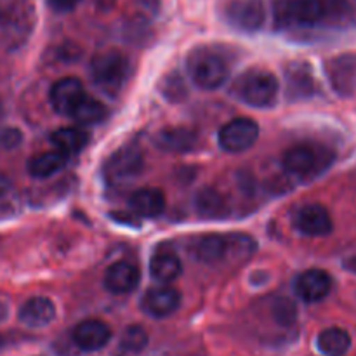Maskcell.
Listing matches in <instances>:
<instances>
[{
  "label": "cell",
  "mask_w": 356,
  "mask_h": 356,
  "mask_svg": "<svg viewBox=\"0 0 356 356\" xmlns=\"http://www.w3.org/2000/svg\"><path fill=\"white\" fill-rule=\"evenodd\" d=\"M19 322L28 329H44L56 318V306L47 298H31L19 308Z\"/></svg>",
  "instance_id": "obj_18"
},
{
  "label": "cell",
  "mask_w": 356,
  "mask_h": 356,
  "mask_svg": "<svg viewBox=\"0 0 356 356\" xmlns=\"http://www.w3.org/2000/svg\"><path fill=\"white\" fill-rule=\"evenodd\" d=\"M86 89L83 83L75 76H65V79L58 80L54 86L51 87L49 92V101L56 113L65 115V117H72L73 111L76 110L80 103L86 97Z\"/></svg>",
  "instance_id": "obj_8"
},
{
  "label": "cell",
  "mask_w": 356,
  "mask_h": 356,
  "mask_svg": "<svg viewBox=\"0 0 356 356\" xmlns=\"http://www.w3.org/2000/svg\"><path fill=\"white\" fill-rule=\"evenodd\" d=\"M51 143L56 152L63 155H76L89 143V134L79 127H61L51 134Z\"/></svg>",
  "instance_id": "obj_22"
},
{
  "label": "cell",
  "mask_w": 356,
  "mask_h": 356,
  "mask_svg": "<svg viewBox=\"0 0 356 356\" xmlns=\"http://www.w3.org/2000/svg\"><path fill=\"white\" fill-rule=\"evenodd\" d=\"M6 318H7V306L0 302V322H2V320H6Z\"/></svg>",
  "instance_id": "obj_33"
},
{
  "label": "cell",
  "mask_w": 356,
  "mask_h": 356,
  "mask_svg": "<svg viewBox=\"0 0 356 356\" xmlns=\"http://www.w3.org/2000/svg\"><path fill=\"white\" fill-rule=\"evenodd\" d=\"M139 285V270L132 263L118 261L113 263L104 273V287L115 296H125L136 291Z\"/></svg>",
  "instance_id": "obj_16"
},
{
  "label": "cell",
  "mask_w": 356,
  "mask_h": 356,
  "mask_svg": "<svg viewBox=\"0 0 356 356\" xmlns=\"http://www.w3.org/2000/svg\"><path fill=\"white\" fill-rule=\"evenodd\" d=\"M325 72L330 86L341 97H350L356 92V54H341L329 59Z\"/></svg>",
  "instance_id": "obj_9"
},
{
  "label": "cell",
  "mask_w": 356,
  "mask_h": 356,
  "mask_svg": "<svg viewBox=\"0 0 356 356\" xmlns=\"http://www.w3.org/2000/svg\"><path fill=\"white\" fill-rule=\"evenodd\" d=\"M287 97L291 99H309L316 92V80L312 66L306 63H291L285 70Z\"/></svg>",
  "instance_id": "obj_15"
},
{
  "label": "cell",
  "mask_w": 356,
  "mask_h": 356,
  "mask_svg": "<svg viewBox=\"0 0 356 356\" xmlns=\"http://www.w3.org/2000/svg\"><path fill=\"white\" fill-rule=\"evenodd\" d=\"M195 209L198 216L205 219H222L229 214V207L225 197L214 188H204L197 193Z\"/></svg>",
  "instance_id": "obj_23"
},
{
  "label": "cell",
  "mask_w": 356,
  "mask_h": 356,
  "mask_svg": "<svg viewBox=\"0 0 356 356\" xmlns=\"http://www.w3.org/2000/svg\"><path fill=\"white\" fill-rule=\"evenodd\" d=\"M145 167V159L139 149L125 146L117 149L104 163V176L110 183H124L138 176Z\"/></svg>",
  "instance_id": "obj_7"
},
{
  "label": "cell",
  "mask_w": 356,
  "mask_h": 356,
  "mask_svg": "<svg viewBox=\"0 0 356 356\" xmlns=\"http://www.w3.org/2000/svg\"><path fill=\"white\" fill-rule=\"evenodd\" d=\"M226 19L238 30L252 33L264 23L263 0H233L225 10Z\"/></svg>",
  "instance_id": "obj_11"
},
{
  "label": "cell",
  "mask_w": 356,
  "mask_h": 356,
  "mask_svg": "<svg viewBox=\"0 0 356 356\" xmlns=\"http://www.w3.org/2000/svg\"><path fill=\"white\" fill-rule=\"evenodd\" d=\"M16 207V193L7 177L0 176V218H7Z\"/></svg>",
  "instance_id": "obj_29"
},
{
  "label": "cell",
  "mask_w": 356,
  "mask_h": 356,
  "mask_svg": "<svg viewBox=\"0 0 356 356\" xmlns=\"http://www.w3.org/2000/svg\"><path fill=\"white\" fill-rule=\"evenodd\" d=\"M106 106H104L101 101L86 96L82 103H80L79 106H76V110L72 113V118L82 125H94L103 122L104 118H106Z\"/></svg>",
  "instance_id": "obj_26"
},
{
  "label": "cell",
  "mask_w": 356,
  "mask_h": 356,
  "mask_svg": "<svg viewBox=\"0 0 356 356\" xmlns=\"http://www.w3.org/2000/svg\"><path fill=\"white\" fill-rule=\"evenodd\" d=\"M271 313H273L275 322L282 327L294 325L296 320H298V308H296V305L291 299H275L273 305H271Z\"/></svg>",
  "instance_id": "obj_28"
},
{
  "label": "cell",
  "mask_w": 356,
  "mask_h": 356,
  "mask_svg": "<svg viewBox=\"0 0 356 356\" xmlns=\"http://www.w3.org/2000/svg\"><path fill=\"white\" fill-rule=\"evenodd\" d=\"M94 83L106 94L120 92L132 75V65L125 54L118 51L101 52L90 63Z\"/></svg>",
  "instance_id": "obj_3"
},
{
  "label": "cell",
  "mask_w": 356,
  "mask_h": 356,
  "mask_svg": "<svg viewBox=\"0 0 356 356\" xmlns=\"http://www.w3.org/2000/svg\"><path fill=\"white\" fill-rule=\"evenodd\" d=\"M316 348L323 356H343L351 348V337L344 329L330 327L318 334Z\"/></svg>",
  "instance_id": "obj_24"
},
{
  "label": "cell",
  "mask_w": 356,
  "mask_h": 356,
  "mask_svg": "<svg viewBox=\"0 0 356 356\" xmlns=\"http://www.w3.org/2000/svg\"><path fill=\"white\" fill-rule=\"evenodd\" d=\"M330 149L320 145H298L285 152L282 165L291 176L298 179H313L327 170L332 163Z\"/></svg>",
  "instance_id": "obj_4"
},
{
  "label": "cell",
  "mask_w": 356,
  "mask_h": 356,
  "mask_svg": "<svg viewBox=\"0 0 356 356\" xmlns=\"http://www.w3.org/2000/svg\"><path fill=\"white\" fill-rule=\"evenodd\" d=\"M197 134L186 127H167L156 132L155 146L167 153H190L197 146Z\"/></svg>",
  "instance_id": "obj_20"
},
{
  "label": "cell",
  "mask_w": 356,
  "mask_h": 356,
  "mask_svg": "<svg viewBox=\"0 0 356 356\" xmlns=\"http://www.w3.org/2000/svg\"><path fill=\"white\" fill-rule=\"evenodd\" d=\"M141 306L143 312L153 318H167L179 309L181 292L169 285L149 289L143 298Z\"/></svg>",
  "instance_id": "obj_12"
},
{
  "label": "cell",
  "mask_w": 356,
  "mask_h": 356,
  "mask_svg": "<svg viewBox=\"0 0 356 356\" xmlns=\"http://www.w3.org/2000/svg\"><path fill=\"white\" fill-rule=\"evenodd\" d=\"M188 73L204 90L219 89L229 76V63L218 49L197 47L188 54Z\"/></svg>",
  "instance_id": "obj_2"
},
{
  "label": "cell",
  "mask_w": 356,
  "mask_h": 356,
  "mask_svg": "<svg viewBox=\"0 0 356 356\" xmlns=\"http://www.w3.org/2000/svg\"><path fill=\"white\" fill-rule=\"evenodd\" d=\"M49 7L56 13H70L80 3V0H47Z\"/></svg>",
  "instance_id": "obj_31"
},
{
  "label": "cell",
  "mask_w": 356,
  "mask_h": 356,
  "mask_svg": "<svg viewBox=\"0 0 356 356\" xmlns=\"http://www.w3.org/2000/svg\"><path fill=\"white\" fill-rule=\"evenodd\" d=\"M296 294L308 305L323 301L330 294L332 289V278L323 270H308L301 273L296 280Z\"/></svg>",
  "instance_id": "obj_13"
},
{
  "label": "cell",
  "mask_w": 356,
  "mask_h": 356,
  "mask_svg": "<svg viewBox=\"0 0 356 356\" xmlns=\"http://www.w3.org/2000/svg\"><path fill=\"white\" fill-rule=\"evenodd\" d=\"M330 3L327 0H285L280 17L289 26L315 28L329 17Z\"/></svg>",
  "instance_id": "obj_5"
},
{
  "label": "cell",
  "mask_w": 356,
  "mask_h": 356,
  "mask_svg": "<svg viewBox=\"0 0 356 356\" xmlns=\"http://www.w3.org/2000/svg\"><path fill=\"white\" fill-rule=\"evenodd\" d=\"M278 86L277 76L268 70H250L240 75L232 87V92L236 99L259 110L273 108L278 101Z\"/></svg>",
  "instance_id": "obj_1"
},
{
  "label": "cell",
  "mask_w": 356,
  "mask_h": 356,
  "mask_svg": "<svg viewBox=\"0 0 356 356\" xmlns=\"http://www.w3.org/2000/svg\"><path fill=\"white\" fill-rule=\"evenodd\" d=\"M21 141H23V136H21V132L17 129H3L0 132V148L13 149L16 146H19Z\"/></svg>",
  "instance_id": "obj_30"
},
{
  "label": "cell",
  "mask_w": 356,
  "mask_h": 356,
  "mask_svg": "<svg viewBox=\"0 0 356 356\" xmlns=\"http://www.w3.org/2000/svg\"><path fill=\"white\" fill-rule=\"evenodd\" d=\"M148 344V332L141 325H131L120 337V348L127 353H139Z\"/></svg>",
  "instance_id": "obj_27"
},
{
  "label": "cell",
  "mask_w": 356,
  "mask_h": 356,
  "mask_svg": "<svg viewBox=\"0 0 356 356\" xmlns=\"http://www.w3.org/2000/svg\"><path fill=\"white\" fill-rule=\"evenodd\" d=\"M66 162H68V156L52 149V152H45L33 156L28 162V172L37 179H45V177L54 176L59 170L65 169Z\"/></svg>",
  "instance_id": "obj_25"
},
{
  "label": "cell",
  "mask_w": 356,
  "mask_h": 356,
  "mask_svg": "<svg viewBox=\"0 0 356 356\" xmlns=\"http://www.w3.org/2000/svg\"><path fill=\"white\" fill-rule=\"evenodd\" d=\"M259 139V125L256 120L247 117H238L229 120L221 127L218 134L219 146L226 153H243L252 148Z\"/></svg>",
  "instance_id": "obj_6"
},
{
  "label": "cell",
  "mask_w": 356,
  "mask_h": 356,
  "mask_svg": "<svg viewBox=\"0 0 356 356\" xmlns=\"http://www.w3.org/2000/svg\"><path fill=\"white\" fill-rule=\"evenodd\" d=\"M181 273H183V263L170 250L156 252L149 261V275L153 277V280L160 282L162 285L176 282L181 277Z\"/></svg>",
  "instance_id": "obj_21"
},
{
  "label": "cell",
  "mask_w": 356,
  "mask_h": 356,
  "mask_svg": "<svg viewBox=\"0 0 356 356\" xmlns=\"http://www.w3.org/2000/svg\"><path fill=\"white\" fill-rule=\"evenodd\" d=\"M344 266H346V270H350L351 273L356 275V256L351 257V259H348L346 263H344Z\"/></svg>",
  "instance_id": "obj_32"
},
{
  "label": "cell",
  "mask_w": 356,
  "mask_h": 356,
  "mask_svg": "<svg viewBox=\"0 0 356 356\" xmlns=\"http://www.w3.org/2000/svg\"><path fill=\"white\" fill-rule=\"evenodd\" d=\"M165 195L159 188H141L129 198V209L141 218H159L165 211Z\"/></svg>",
  "instance_id": "obj_19"
},
{
  "label": "cell",
  "mask_w": 356,
  "mask_h": 356,
  "mask_svg": "<svg viewBox=\"0 0 356 356\" xmlns=\"http://www.w3.org/2000/svg\"><path fill=\"white\" fill-rule=\"evenodd\" d=\"M233 254V236L212 235L200 236L193 245V256L204 264H216Z\"/></svg>",
  "instance_id": "obj_17"
},
{
  "label": "cell",
  "mask_w": 356,
  "mask_h": 356,
  "mask_svg": "<svg viewBox=\"0 0 356 356\" xmlns=\"http://www.w3.org/2000/svg\"><path fill=\"white\" fill-rule=\"evenodd\" d=\"M294 226L306 236H327L332 233V218L329 211L320 204L302 205L294 214Z\"/></svg>",
  "instance_id": "obj_10"
},
{
  "label": "cell",
  "mask_w": 356,
  "mask_h": 356,
  "mask_svg": "<svg viewBox=\"0 0 356 356\" xmlns=\"http://www.w3.org/2000/svg\"><path fill=\"white\" fill-rule=\"evenodd\" d=\"M111 329L101 320H83L73 329V343L82 351H99L110 343Z\"/></svg>",
  "instance_id": "obj_14"
}]
</instances>
